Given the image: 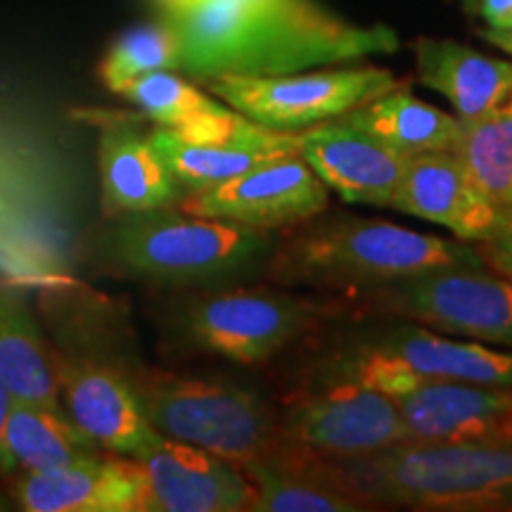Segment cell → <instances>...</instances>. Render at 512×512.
Here are the masks:
<instances>
[{
    "instance_id": "cell-29",
    "label": "cell",
    "mask_w": 512,
    "mask_h": 512,
    "mask_svg": "<svg viewBox=\"0 0 512 512\" xmlns=\"http://www.w3.org/2000/svg\"><path fill=\"white\" fill-rule=\"evenodd\" d=\"M477 10L489 29L512 27V0H477Z\"/></svg>"
},
{
    "instance_id": "cell-17",
    "label": "cell",
    "mask_w": 512,
    "mask_h": 512,
    "mask_svg": "<svg viewBox=\"0 0 512 512\" xmlns=\"http://www.w3.org/2000/svg\"><path fill=\"white\" fill-rule=\"evenodd\" d=\"M394 401L411 439H512V387L425 382Z\"/></svg>"
},
{
    "instance_id": "cell-30",
    "label": "cell",
    "mask_w": 512,
    "mask_h": 512,
    "mask_svg": "<svg viewBox=\"0 0 512 512\" xmlns=\"http://www.w3.org/2000/svg\"><path fill=\"white\" fill-rule=\"evenodd\" d=\"M479 36H482L484 41H489L491 46L501 48L503 53L512 55V27H508V29H482V31H479Z\"/></svg>"
},
{
    "instance_id": "cell-19",
    "label": "cell",
    "mask_w": 512,
    "mask_h": 512,
    "mask_svg": "<svg viewBox=\"0 0 512 512\" xmlns=\"http://www.w3.org/2000/svg\"><path fill=\"white\" fill-rule=\"evenodd\" d=\"M415 64L422 86L444 95L463 121L512 112V62L446 38H420Z\"/></svg>"
},
{
    "instance_id": "cell-14",
    "label": "cell",
    "mask_w": 512,
    "mask_h": 512,
    "mask_svg": "<svg viewBox=\"0 0 512 512\" xmlns=\"http://www.w3.org/2000/svg\"><path fill=\"white\" fill-rule=\"evenodd\" d=\"M299 157L344 202L382 209H389L411 159L344 119L325 121L299 133Z\"/></svg>"
},
{
    "instance_id": "cell-32",
    "label": "cell",
    "mask_w": 512,
    "mask_h": 512,
    "mask_svg": "<svg viewBox=\"0 0 512 512\" xmlns=\"http://www.w3.org/2000/svg\"><path fill=\"white\" fill-rule=\"evenodd\" d=\"M463 3L467 5V10H477V0H463Z\"/></svg>"
},
{
    "instance_id": "cell-25",
    "label": "cell",
    "mask_w": 512,
    "mask_h": 512,
    "mask_svg": "<svg viewBox=\"0 0 512 512\" xmlns=\"http://www.w3.org/2000/svg\"><path fill=\"white\" fill-rule=\"evenodd\" d=\"M451 152L491 202L512 207V112L463 121Z\"/></svg>"
},
{
    "instance_id": "cell-22",
    "label": "cell",
    "mask_w": 512,
    "mask_h": 512,
    "mask_svg": "<svg viewBox=\"0 0 512 512\" xmlns=\"http://www.w3.org/2000/svg\"><path fill=\"white\" fill-rule=\"evenodd\" d=\"M0 380L12 399L62 408L55 354L31 316L24 294L0 285Z\"/></svg>"
},
{
    "instance_id": "cell-11",
    "label": "cell",
    "mask_w": 512,
    "mask_h": 512,
    "mask_svg": "<svg viewBox=\"0 0 512 512\" xmlns=\"http://www.w3.org/2000/svg\"><path fill=\"white\" fill-rule=\"evenodd\" d=\"M330 204V190L313 174L299 155H283L256 164L245 174L190 192L176 204L188 214L221 219L259 230L302 226L323 214Z\"/></svg>"
},
{
    "instance_id": "cell-2",
    "label": "cell",
    "mask_w": 512,
    "mask_h": 512,
    "mask_svg": "<svg viewBox=\"0 0 512 512\" xmlns=\"http://www.w3.org/2000/svg\"><path fill=\"white\" fill-rule=\"evenodd\" d=\"M313 458L373 510L512 512V439H408L366 456Z\"/></svg>"
},
{
    "instance_id": "cell-6",
    "label": "cell",
    "mask_w": 512,
    "mask_h": 512,
    "mask_svg": "<svg viewBox=\"0 0 512 512\" xmlns=\"http://www.w3.org/2000/svg\"><path fill=\"white\" fill-rule=\"evenodd\" d=\"M358 311L512 349V280L491 266H444L349 292Z\"/></svg>"
},
{
    "instance_id": "cell-23",
    "label": "cell",
    "mask_w": 512,
    "mask_h": 512,
    "mask_svg": "<svg viewBox=\"0 0 512 512\" xmlns=\"http://www.w3.org/2000/svg\"><path fill=\"white\" fill-rule=\"evenodd\" d=\"M339 119L403 155L451 150L463 131V119L427 105L403 86L356 107Z\"/></svg>"
},
{
    "instance_id": "cell-13",
    "label": "cell",
    "mask_w": 512,
    "mask_h": 512,
    "mask_svg": "<svg viewBox=\"0 0 512 512\" xmlns=\"http://www.w3.org/2000/svg\"><path fill=\"white\" fill-rule=\"evenodd\" d=\"M145 472V512H249L254 489L242 467L204 448L162 437L136 458Z\"/></svg>"
},
{
    "instance_id": "cell-27",
    "label": "cell",
    "mask_w": 512,
    "mask_h": 512,
    "mask_svg": "<svg viewBox=\"0 0 512 512\" xmlns=\"http://www.w3.org/2000/svg\"><path fill=\"white\" fill-rule=\"evenodd\" d=\"M119 95L140 107L157 126L178 128L192 121L228 112L230 107L211 93H204L195 83L181 79L174 72H152L133 79Z\"/></svg>"
},
{
    "instance_id": "cell-28",
    "label": "cell",
    "mask_w": 512,
    "mask_h": 512,
    "mask_svg": "<svg viewBox=\"0 0 512 512\" xmlns=\"http://www.w3.org/2000/svg\"><path fill=\"white\" fill-rule=\"evenodd\" d=\"M482 259L496 273L512 280V207H503L494 233L477 245Z\"/></svg>"
},
{
    "instance_id": "cell-31",
    "label": "cell",
    "mask_w": 512,
    "mask_h": 512,
    "mask_svg": "<svg viewBox=\"0 0 512 512\" xmlns=\"http://www.w3.org/2000/svg\"><path fill=\"white\" fill-rule=\"evenodd\" d=\"M10 403H12V396H10V392H8V387H5V382L0 380V432H3L5 418H8Z\"/></svg>"
},
{
    "instance_id": "cell-7",
    "label": "cell",
    "mask_w": 512,
    "mask_h": 512,
    "mask_svg": "<svg viewBox=\"0 0 512 512\" xmlns=\"http://www.w3.org/2000/svg\"><path fill=\"white\" fill-rule=\"evenodd\" d=\"M342 311L271 287H226L192 297L178 311V332L204 354L256 366Z\"/></svg>"
},
{
    "instance_id": "cell-4",
    "label": "cell",
    "mask_w": 512,
    "mask_h": 512,
    "mask_svg": "<svg viewBox=\"0 0 512 512\" xmlns=\"http://www.w3.org/2000/svg\"><path fill=\"white\" fill-rule=\"evenodd\" d=\"M100 256L114 271L171 287L228 285L264 271L275 242L268 230L204 219L178 207L107 216Z\"/></svg>"
},
{
    "instance_id": "cell-10",
    "label": "cell",
    "mask_w": 512,
    "mask_h": 512,
    "mask_svg": "<svg viewBox=\"0 0 512 512\" xmlns=\"http://www.w3.org/2000/svg\"><path fill=\"white\" fill-rule=\"evenodd\" d=\"M287 446L323 458L366 456L411 439L392 396L361 382L325 380L278 411Z\"/></svg>"
},
{
    "instance_id": "cell-18",
    "label": "cell",
    "mask_w": 512,
    "mask_h": 512,
    "mask_svg": "<svg viewBox=\"0 0 512 512\" xmlns=\"http://www.w3.org/2000/svg\"><path fill=\"white\" fill-rule=\"evenodd\" d=\"M100 204L105 216L176 207L185 197L169 166L131 121H105L98 140Z\"/></svg>"
},
{
    "instance_id": "cell-5",
    "label": "cell",
    "mask_w": 512,
    "mask_h": 512,
    "mask_svg": "<svg viewBox=\"0 0 512 512\" xmlns=\"http://www.w3.org/2000/svg\"><path fill=\"white\" fill-rule=\"evenodd\" d=\"M152 427L166 439L204 448L238 467L285 446L278 411L240 384L145 370L131 375Z\"/></svg>"
},
{
    "instance_id": "cell-9",
    "label": "cell",
    "mask_w": 512,
    "mask_h": 512,
    "mask_svg": "<svg viewBox=\"0 0 512 512\" xmlns=\"http://www.w3.org/2000/svg\"><path fill=\"white\" fill-rule=\"evenodd\" d=\"M204 86L254 124L278 133H302L394 91L401 81L389 69L366 64L280 76H223Z\"/></svg>"
},
{
    "instance_id": "cell-16",
    "label": "cell",
    "mask_w": 512,
    "mask_h": 512,
    "mask_svg": "<svg viewBox=\"0 0 512 512\" xmlns=\"http://www.w3.org/2000/svg\"><path fill=\"white\" fill-rule=\"evenodd\" d=\"M19 508L27 512H145V472L136 458L100 453L79 463L17 479Z\"/></svg>"
},
{
    "instance_id": "cell-21",
    "label": "cell",
    "mask_w": 512,
    "mask_h": 512,
    "mask_svg": "<svg viewBox=\"0 0 512 512\" xmlns=\"http://www.w3.org/2000/svg\"><path fill=\"white\" fill-rule=\"evenodd\" d=\"M252 482L249 512H363L368 503L347 494L320 470L311 453L283 446L273 456L242 467Z\"/></svg>"
},
{
    "instance_id": "cell-15",
    "label": "cell",
    "mask_w": 512,
    "mask_h": 512,
    "mask_svg": "<svg viewBox=\"0 0 512 512\" xmlns=\"http://www.w3.org/2000/svg\"><path fill=\"white\" fill-rule=\"evenodd\" d=\"M389 209L444 226L463 242H482L503 207L477 188L451 150H434L411 155Z\"/></svg>"
},
{
    "instance_id": "cell-8",
    "label": "cell",
    "mask_w": 512,
    "mask_h": 512,
    "mask_svg": "<svg viewBox=\"0 0 512 512\" xmlns=\"http://www.w3.org/2000/svg\"><path fill=\"white\" fill-rule=\"evenodd\" d=\"M387 375L415 382H477L512 387V351L441 335L411 320L377 330L342 349L318 370L320 382L351 380L373 387Z\"/></svg>"
},
{
    "instance_id": "cell-1",
    "label": "cell",
    "mask_w": 512,
    "mask_h": 512,
    "mask_svg": "<svg viewBox=\"0 0 512 512\" xmlns=\"http://www.w3.org/2000/svg\"><path fill=\"white\" fill-rule=\"evenodd\" d=\"M178 38V69L207 83L223 76H280L392 55L384 24L347 22L318 0H155Z\"/></svg>"
},
{
    "instance_id": "cell-26",
    "label": "cell",
    "mask_w": 512,
    "mask_h": 512,
    "mask_svg": "<svg viewBox=\"0 0 512 512\" xmlns=\"http://www.w3.org/2000/svg\"><path fill=\"white\" fill-rule=\"evenodd\" d=\"M181 62L178 38L166 22L145 24L121 34L100 62V79L114 93H121L133 79L152 72H174Z\"/></svg>"
},
{
    "instance_id": "cell-20",
    "label": "cell",
    "mask_w": 512,
    "mask_h": 512,
    "mask_svg": "<svg viewBox=\"0 0 512 512\" xmlns=\"http://www.w3.org/2000/svg\"><path fill=\"white\" fill-rule=\"evenodd\" d=\"M105 453L62 408L12 399L0 432V475L43 472Z\"/></svg>"
},
{
    "instance_id": "cell-12",
    "label": "cell",
    "mask_w": 512,
    "mask_h": 512,
    "mask_svg": "<svg viewBox=\"0 0 512 512\" xmlns=\"http://www.w3.org/2000/svg\"><path fill=\"white\" fill-rule=\"evenodd\" d=\"M55 373L67 415L102 451L140 458L162 441L124 370L95 358L55 354Z\"/></svg>"
},
{
    "instance_id": "cell-3",
    "label": "cell",
    "mask_w": 512,
    "mask_h": 512,
    "mask_svg": "<svg viewBox=\"0 0 512 512\" xmlns=\"http://www.w3.org/2000/svg\"><path fill=\"white\" fill-rule=\"evenodd\" d=\"M444 266H489L477 247L382 219L337 216L275 242L264 273L283 287L356 292Z\"/></svg>"
},
{
    "instance_id": "cell-24",
    "label": "cell",
    "mask_w": 512,
    "mask_h": 512,
    "mask_svg": "<svg viewBox=\"0 0 512 512\" xmlns=\"http://www.w3.org/2000/svg\"><path fill=\"white\" fill-rule=\"evenodd\" d=\"M150 140L178 185L185 190V195L214 188V185L254 169L266 159H273L238 145L192 143V140L178 136L174 128L166 126H157L155 131H150Z\"/></svg>"
}]
</instances>
